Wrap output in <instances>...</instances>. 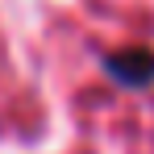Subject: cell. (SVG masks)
<instances>
[{
  "label": "cell",
  "mask_w": 154,
  "mask_h": 154,
  "mask_svg": "<svg viewBox=\"0 0 154 154\" xmlns=\"http://www.w3.org/2000/svg\"><path fill=\"white\" fill-rule=\"evenodd\" d=\"M104 71L117 79L121 88H150L154 83V50L146 46H129L104 58Z\"/></svg>",
  "instance_id": "1"
}]
</instances>
